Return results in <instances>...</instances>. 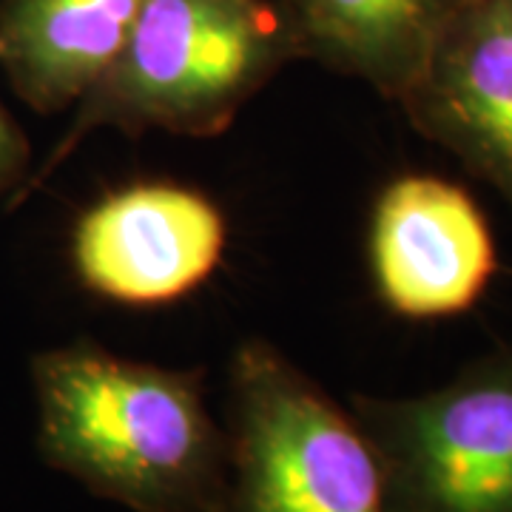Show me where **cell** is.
<instances>
[{
  "label": "cell",
  "instance_id": "6",
  "mask_svg": "<svg viewBox=\"0 0 512 512\" xmlns=\"http://www.w3.org/2000/svg\"><path fill=\"white\" fill-rule=\"evenodd\" d=\"M367 256L384 308L416 322L476 308L498 271L484 211L467 188L436 174H399L384 185Z\"/></svg>",
  "mask_w": 512,
  "mask_h": 512
},
{
  "label": "cell",
  "instance_id": "8",
  "mask_svg": "<svg viewBox=\"0 0 512 512\" xmlns=\"http://www.w3.org/2000/svg\"><path fill=\"white\" fill-rule=\"evenodd\" d=\"M146 0H0V72L37 114L77 106L106 74Z\"/></svg>",
  "mask_w": 512,
  "mask_h": 512
},
{
  "label": "cell",
  "instance_id": "7",
  "mask_svg": "<svg viewBox=\"0 0 512 512\" xmlns=\"http://www.w3.org/2000/svg\"><path fill=\"white\" fill-rule=\"evenodd\" d=\"M399 106L512 211V0H458Z\"/></svg>",
  "mask_w": 512,
  "mask_h": 512
},
{
  "label": "cell",
  "instance_id": "2",
  "mask_svg": "<svg viewBox=\"0 0 512 512\" xmlns=\"http://www.w3.org/2000/svg\"><path fill=\"white\" fill-rule=\"evenodd\" d=\"M296 49L276 0H146L106 74L77 106L52 154L32 168L29 200L89 134L168 131L208 140L237 120ZM12 205V208H15Z\"/></svg>",
  "mask_w": 512,
  "mask_h": 512
},
{
  "label": "cell",
  "instance_id": "4",
  "mask_svg": "<svg viewBox=\"0 0 512 512\" xmlns=\"http://www.w3.org/2000/svg\"><path fill=\"white\" fill-rule=\"evenodd\" d=\"M384 512H512V339L416 396H350Z\"/></svg>",
  "mask_w": 512,
  "mask_h": 512
},
{
  "label": "cell",
  "instance_id": "1",
  "mask_svg": "<svg viewBox=\"0 0 512 512\" xmlns=\"http://www.w3.org/2000/svg\"><path fill=\"white\" fill-rule=\"evenodd\" d=\"M43 461L134 512H217L228 433L205 407L202 370L117 356L77 339L29 362Z\"/></svg>",
  "mask_w": 512,
  "mask_h": 512
},
{
  "label": "cell",
  "instance_id": "10",
  "mask_svg": "<svg viewBox=\"0 0 512 512\" xmlns=\"http://www.w3.org/2000/svg\"><path fill=\"white\" fill-rule=\"evenodd\" d=\"M32 146L23 128L15 123V117L0 100V200L12 197L9 208L20 197L23 185L32 177Z\"/></svg>",
  "mask_w": 512,
  "mask_h": 512
},
{
  "label": "cell",
  "instance_id": "3",
  "mask_svg": "<svg viewBox=\"0 0 512 512\" xmlns=\"http://www.w3.org/2000/svg\"><path fill=\"white\" fill-rule=\"evenodd\" d=\"M217 512H384L376 458L345 407L265 339L228 365V484Z\"/></svg>",
  "mask_w": 512,
  "mask_h": 512
},
{
  "label": "cell",
  "instance_id": "5",
  "mask_svg": "<svg viewBox=\"0 0 512 512\" xmlns=\"http://www.w3.org/2000/svg\"><path fill=\"white\" fill-rule=\"evenodd\" d=\"M228 222L217 202L180 183H134L89 205L72 225L77 282L117 305H171L220 268Z\"/></svg>",
  "mask_w": 512,
  "mask_h": 512
},
{
  "label": "cell",
  "instance_id": "9",
  "mask_svg": "<svg viewBox=\"0 0 512 512\" xmlns=\"http://www.w3.org/2000/svg\"><path fill=\"white\" fill-rule=\"evenodd\" d=\"M296 60L367 83L399 103L458 0H276Z\"/></svg>",
  "mask_w": 512,
  "mask_h": 512
}]
</instances>
